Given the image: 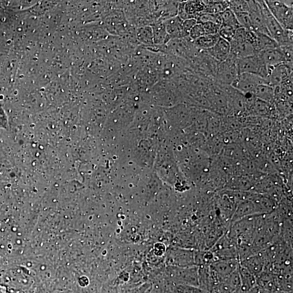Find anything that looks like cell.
I'll use <instances>...</instances> for the list:
<instances>
[{
	"mask_svg": "<svg viewBox=\"0 0 293 293\" xmlns=\"http://www.w3.org/2000/svg\"><path fill=\"white\" fill-rule=\"evenodd\" d=\"M264 17L265 27L269 35L280 47H293V31L283 28L270 12L264 1H259Z\"/></svg>",
	"mask_w": 293,
	"mask_h": 293,
	"instance_id": "1",
	"label": "cell"
},
{
	"mask_svg": "<svg viewBox=\"0 0 293 293\" xmlns=\"http://www.w3.org/2000/svg\"><path fill=\"white\" fill-rule=\"evenodd\" d=\"M270 12L279 24L286 30H293V1H264Z\"/></svg>",
	"mask_w": 293,
	"mask_h": 293,
	"instance_id": "2",
	"label": "cell"
},
{
	"mask_svg": "<svg viewBox=\"0 0 293 293\" xmlns=\"http://www.w3.org/2000/svg\"><path fill=\"white\" fill-rule=\"evenodd\" d=\"M236 61L228 56L226 61L218 63L213 82L219 85L231 86L240 75Z\"/></svg>",
	"mask_w": 293,
	"mask_h": 293,
	"instance_id": "3",
	"label": "cell"
},
{
	"mask_svg": "<svg viewBox=\"0 0 293 293\" xmlns=\"http://www.w3.org/2000/svg\"><path fill=\"white\" fill-rule=\"evenodd\" d=\"M107 28L115 36L127 38L135 31L132 30L124 12L116 10L112 12L107 19Z\"/></svg>",
	"mask_w": 293,
	"mask_h": 293,
	"instance_id": "4",
	"label": "cell"
},
{
	"mask_svg": "<svg viewBox=\"0 0 293 293\" xmlns=\"http://www.w3.org/2000/svg\"><path fill=\"white\" fill-rule=\"evenodd\" d=\"M261 84H268L267 81L258 75L244 73L238 76L231 86L245 95L254 94L256 88Z\"/></svg>",
	"mask_w": 293,
	"mask_h": 293,
	"instance_id": "5",
	"label": "cell"
},
{
	"mask_svg": "<svg viewBox=\"0 0 293 293\" xmlns=\"http://www.w3.org/2000/svg\"><path fill=\"white\" fill-rule=\"evenodd\" d=\"M240 74L244 73L258 75L267 80L268 72L258 54L254 56L237 59L236 61Z\"/></svg>",
	"mask_w": 293,
	"mask_h": 293,
	"instance_id": "6",
	"label": "cell"
},
{
	"mask_svg": "<svg viewBox=\"0 0 293 293\" xmlns=\"http://www.w3.org/2000/svg\"><path fill=\"white\" fill-rule=\"evenodd\" d=\"M240 261L237 260H218L209 265L214 281H221L239 268Z\"/></svg>",
	"mask_w": 293,
	"mask_h": 293,
	"instance_id": "7",
	"label": "cell"
},
{
	"mask_svg": "<svg viewBox=\"0 0 293 293\" xmlns=\"http://www.w3.org/2000/svg\"><path fill=\"white\" fill-rule=\"evenodd\" d=\"M248 13L251 22L252 31L269 35L265 27L263 13L259 1H248Z\"/></svg>",
	"mask_w": 293,
	"mask_h": 293,
	"instance_id": "8",
	"label": "cell"
},
{
	"mask_svg": "<svg viewBox=\"0 0 293 293\" xmlns=\"http://www.w3.org/2000/svg\"><path fill=\"white\" fill-rule=\"evenodd\" d=\"M293 75V64L283 63L273 68L268 76V84L274 88L280 85Z\"/></svg>",
	"mask_w": 293,
	"mask_h": 293,
	"instance_id": "9",
	"label": "cell"
},
{
	"mask_svg": "<svg viewBox=\"0 0 293 293\" xmlns=\"http://www.w3.org/2000/svg\"><path fill=\"white\" fill-rule=\"evenodd\" d=\"M258 54L261 59L264 65L267 68L268 75L274 67L280 65L281 64H288L285 55H284L280 47L277 49L265 50V51L260 52Z\"/></svg>",
	"mask_w": 293,
	"mask_h": 293,
	"instance_id": "10",
	"label": "cell"
},
{
	"mask_svg": "<svg viewBox=\"0 0 293 293\" xmlns=\"http://www.w3.org/2000/svg\"><path fill=\"white\" fill-rule=\"evenodd\" d=\"M267 262L268 260L261 250L258 253L242 260L240 263L256 277L264 271Z\"/></svg>",
	"mask_w": 293,
	"mask_h": 293,
	"instance_id": "11",
	"label": "cell"
},
{
	"mask_svg": "<svg viewBox=\"0 0 293 293\" xmlns=\"http://www.w3.org/2000/svg\"><path fill=\"white\" fill-rule=\"evenodd\" d=\"M206 52L218 63L226 61L230 53V44L227 41L219 38L218 42L212 49Z\"/></svg>",
	"mask_w": 293,
	"mask_h": 293,
	"instance_id": "12",
	"label": "cell"
},
{
	"mask_svg": "<svg viewBox=\"0 0 293 293\" xmlns=\"http://www.w3.org/2000/svg\"><path fill=\"white\" fill-rule=\"evenodd\" d=\"M251 44L253 46L257 54L265 51V50L277 49L280 47L276 41L272 39L271 36L255 32H253Z\"/></svg>",
	"mask_w": 293,
	"mask_h": 293,
	"instance_id": "13",
	"label": "cell"
},
{
	"mask_svg": "<svg viewBox=\"0 0 293 293\" xmlns=\"http://www.w3.org/2000/svg\"><path fill=\"white\" fill-rule=\"evenodd\" d=\"M229 57L236 59L254 56L256 53L253 46L248 42L242 43L231 42Z\"/></svg>",
	"mask_w": 293,
	"mask_h": 293,
	"instance_id": "14",
	"label": "cell"
},
{
	"mask_svg": "<svg viewBox=\"0 0 293 293\" xmlns=\"http://www.w3.org/2000/svg\"><path fill=\"white\" fill-rule=\"evenodd\" d=\"M182 20L178 16L163 22L169 41L178 38H182Z\"/></svg>",
	"mask_w": 293,
	"mask_h": 293,
	"instance_id": "15",
	"label": "cell"
},
{
	"mask_svg": "<svg viewBox=\"0 0 293 293\" xmlns=\"http://www.w3.org/2000/svg\"><path fill=\"white\" fill-rule=\"evenodd\" d=\"M150 26L152 29L154 45L162 47L169 42L163 22L155 23Z\"/></svg>",
	"mask_w": 293,
	"mask_h": 293,
	"instance_id": "16",
	"label": "cell"
},
{
	"mask_svg": "<svg viewBox=\"0 0 293 293\" xmlns=\"http://www.w3.org/2000/svg\"><path fill=\"white\" fill-rule=\"evenodd\" d=\"M137 42L145 46L154 45L152 27L146 25L138 27L135 31Z\"/></svg>",
	"mask_w": 293,
	"mask_h": 293,
	"instance_id": "17",
	"label": "cell"
},
{
	"mask_svg": "<svg viewBox=\"0 0 293 293\" xmlns=\"http://www.w3.org/2000/svg\"><path fill=\"white\" fill-rule=\"evenodd\" d=\"M254 95L256 98L271 103L275 98V88L268 84L260 85L255 89Z\"/></svg>",
	"mask_w": 293,
	"mask_h": 293,
	"instance_id": "18",
	"label": "cell"
},
{
	"mask_svg": "<svg viewBox=\"0 0 293 293\" xmlns=\"http://www.w3.org/2000/svg\"><path fill=\"white\" fill-rule=\"evenodd\" d=\"M220 36L218 34L214 35H204L194 41V44L196 49L200 50H207L212 49L217 43Z\"/></svg>",
	"mask_w": 293,
	"mask_h": 293,
	"instance_id": "19",
	"label": "cell"
},
{
	"mask_svg": "<svg viewBox=\"0 0 293 293\" xmlns=\"http://www.w3.org/2000/svg\"><path fill=\"white\" fill-rule=\"evenodd\" d=\"M205 10L203 13L218 15L228 8V1H203Z\"/></svg>",
	"mask_w": 293,
	"mask_h": 293,
	"instance_id": "20",
	"label": "cell"
},
{
	"mask_svg": "<svg viewBox=\"0 0 293 293\" xmlns=\"http://www.w3.org/2000/svg\"><path fill=\"white\" fill-rule=\"evenodd\" d=\"M222 25L233 27L235 29L240 28L241 26L237 19L235 14L229 8L221 13Z\"/></svg>",
	"mask_w": 293,
	"mask_h": 293,
	"instance_id": "21",
	"label": "cell"
},
{
	"mask_svg": "<svg viewBox=\"0 0 293 293\" xmlns=\"http://www.w3.org/2000/svg\"><path fill=\"white\" fill-rule=\"evenodd\" d=\"M197 23L202 24L205 22H212L219 25H222L221 14L213 15V14L201 13L196 17Z\"/></svg>",
	"mask_w": 293,
	"mask_h": 293,
	"instance_id": "22",
	"label": "cell"
},
{
	"mask_svg": "<svg viewBox=\"0 0 293 293\" xmlns=\"http://www.w3.org/2000/svg\"><path fill=\"white\" fill-rule=\"evenodd\" d=\"M228 8L234 13H248L249 11L248 1H244V0L228 1Z\"/></svg>",
	"mask_w": 293,
	"mask_h": 293,
	"instance_id": "23",
	"label": "cell"
},
{
	"mask_svg": "<svg viewBox=\"0 0 293 293\" xmlns=\"http://www.w3.org/2000/svg\"><path fill=\"white\" fill-rule=\"evenodd\" d=\"M236 29L233 27L226 25H221L218 34L221 38L230 43L234 36Z\"/></svg>",
	"mask_w": 293,
	"mask_h": 293,
	"instance_id": "24",
	"label": "cell"
},
{
	"mask_svg": "<svg viewBox=\"0 0 293 293\" xmlns=\"http://www.w3.org/2000/svg\"><path fill=\"white\" fill-rule=\"evenodd\" d=\"M235 14L241 27L248 31H252V25L248 13L243 12Z\"/></svg>",
	"mask_w": 293,
	"mask_h": 293,
	"instance_id": "25",
	"label": "cell"
},
{
	"mask_svg": "<svg viewBox=\"0 0 293 293\" xmlns=\"http://www.w3.org/2000/svg\"><path fill=\"white\" fill-rule=\"evenodd\" d=\"M195 19H187L183 21L182 26V38L189 37L190 32L193 27L196 24Z\"/></svg>",
	"mask_w": 293,
	"mask_h": 293,
	"instance_id": "26",
	"label": "cell"
},
{
	"mask_svg": "<svg viewBox=\"0 0 293 293\" xmlns=\"http://www.w3.org/2000/svg\"><path fill=\"white\" fill-rule=\"evenodd\" d=\"M204 35L205 33L202 25L200 23H196L190 32L189 38L194 42Z\"/></svg>",
	"mask_w": 293,
	"mask_h": 293,
	"instance_id": "27",
	"label": "cell"
},
{
	"mask_svg": "<svg viewBox=\"0 0 293 293\" xmlns=\"http://www.w3.org/2000/svg\"><path fill=\"white\" fill-rule=\"evenodd\" d=\"M248 31L240 27L236 30L235 33L231 42L235 43H242L246 41L247 34ZM230 42V43H231Z\"/></svg>",
	"mask_w": 293,
	"mask_h": 293,
	"instance_id": "28",
	"label": "cell"
},
{
	"mask_svg": "<svg viewBox=\"0 0 293 293\" xmlns=\"http://www.w3.org/2000/svg\"><path fill=\"white\" fill-rule=\"evenodd\" d=\"M203 27L205 35H214L218 34L221 25L212 22H205L201 24Z\"/></svg>",
	"mask_w": 293,
	"mask_h": 293,
	"instance_id": "29",
	"label": "cell"
}]
</instances>
